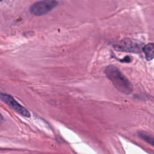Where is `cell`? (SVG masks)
<instances>
[{"instance_id":"cell-7","label":"cell","mask_w":154,"mask_h":154,"mask_svg":"<svg viewBox=\"0 0 154 154\" xmlns=\"http://www.w3.org/2000/svg\"><path fill=\"white\" fill-rule=\"evenodd\" d=\"M122 62H126V63H129L131 61V58L129 56H126L125 57L123 60H120Z\"/></svg>"},{"instance_id":"cell-8","label":"cell","mask_w":154,"mask_h":154,"mask_svg":"<svg viewBox=\"0 0 154 154\" xmlns=\"http://www.w3.org/2000/svg\"><path fill=\"white\" fill-rule=\"evenodd\" d=\"M2 120H3V117H2V115L0 113V123H1L2 122Z\"/></svg>"},{"instance_id":"cell-1","label":"cell","mask_w":154,"mask_h":154,"mask_svg":"<svg viewBox=\"0 0 154 154\" xmlns=\"http://www.w3.org/2000/svg\"><path fill=\"white\" fill-rule=\"evenodd\" d=\"M105 74L114 87L124 94H130L132 91V85L119 69L113 66H108L105 69Z\"/></svg>"},{"instance_id":"cell-5","label":"cell","mask_w":154,"mask_h":154,"mask_svg":"<svg viewBox=\"0 0 154 154\" xmlns=\"http://www.w3.org/2000/svg\"><path fill=\"white\" fill-rule=\"evenodd\" d=\"M143 51L147 60H152L154 58V43H150L144 45L143 48Z\"/></svg>"},{"instance_id":"cell-2","label":"cell","mask_w":154,"mask_h":154,"mask_svg":"<svg viewBox=\"0 0 154 154\" xmlns=\"http://www.w3.org/2000/svg\"><path fill=\"white\" fill-rule=\"evenodd\" d=\"M58 5L56 0H42L32 4L29 11L35 16H42L52 10Z\"/></svg>"},{"instance_id":"cell-4","label":"cell","mask_w":154,"mask_h":154,"mask_svg":"<svg viewBox=\"0 0 154 154\" xmlns=\"http://www.w3.org/2000/svg\"><path fill=\"white\" fill-rule=\"evenodd\" d=\"M114 47V49L117 51L138 53L140 52L141 45L139 43H137L136 41L134 40L125 39L120 41L119 43L116 44Z\"/></svg>"},{"instance_id":"cell-3","label":"cell","mask_w":154,"mask_h":154,"mask_svg":"<svg viewBox=\"0 0 154 154\" xmlns=\"http://www.w3.org/2000/svg\"><path fill=\"white\" fill-rule=\"evenodd\" d=\"M0 99L19 114L26 117H30V112L29 111L19 104L11 96L0 92Z\"/></svg>"},{"instance_id":"cell-6","label":"cell","mask_w":154,"mask_h":154,"mask_svg":"<svg viewBox=\"0 0 154 154\" xmlns=\"http://www.w3.org/2000/svg\"><path fill=\"white\" fill-rule=\"evenodd\" d=\"M139 137H140L143 140L146 141L147 143L154 147V137H152L149 134L144 132V131H139L138 132Z\"/></svg>"}]
</instances>
